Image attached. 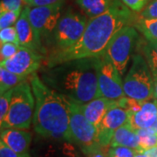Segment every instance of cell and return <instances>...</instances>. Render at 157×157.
<instances>
[{
	"label": "cell",
	"mask_w": 157,
	"mask_h": 157,
	"mask_svg": "<svg viewBox=\"0 0 157 157\" xmlns=\"http://www.w3.org/2000/svg\"><path fill=\"white\" fill-rule=\"evenodd\" d=\"M134 21L132 11L121 0H112L105 13L90 18L81 39L75 45L51 53L47 59V67L73 59L101 56L113 37L125 26L131 25Z\"/></svg>",
	"instance_id": "6da1fadb"
},
{
	"label": "cell",
	"mask_w": 157,
	"mask_h": 157,
	"mask_svg": "<svg viewBox=\"0 0 157 157\" xmlns=\"http://www.w3.org/2000/svg\"><path fill=\"white\" fill-rule=\"evenodd\" d=\"M98 58L64 62L41 71L46 86L68 100L83 105L101 97L98 86Z\"/></svg>",
	"instance_id": "7a4b0ae2"
},
{
	"label": "cell",
	"mask_w": 157,
	"mask_h": 157,
	"mask_svg": "<svg viewBox=\"0 0 157 157\" xmlns=\"http://www.w3.org/2000/svg\"><path fill=\"white\" fill-rule=\"evenodd\" d=\"M30 80L35 98L34 130L45 138L71 141L70 101L46 86L36 73Z\"/></svg>",
	"instance_id": "3957f363"
},
{
	"label": "cell",
	"mask_w": 157,
	"mask_h": 157,
	"mask_svg": "<svg viewBox=\"0 0 157 157\" xmlns=\"http://www.w3.org/2000/svg\"><path fill=\"white\" fill-rule=\"evenodd\" d=\"M34 111L35 98L32 86L25 81L13 88L8 113L0 121L1 129L30 128Z\"/></svg>",
	"instance_id": "277c9868"
},
{
	"label": "cell",
	"mask_w": 157,
	"mask_h": 157,
	"mask_svg": "<svg viewBox=\"0 0 157 157\" xmlns=\"http://www.w3.org/2000/svg\"><path fill=\"white\" fill-rule=\"evenodd\" d=\"M154 78L145 58L136 54L132 66L123 80L124 93L127 97L138 101H149L153 98Z\"/></svg>",
	"instance_id": "5b68a950"
},
{
	"label": "cell",
	"mask_w": 157,
	"mask_h": 157,
	"mask_svg": "<svg viewBox=\"0 0 157 157\" xmlns=\"http://www.w3.org/2000/svg\"><path fill=\"white\" fill-rule=\"evenodd\" d=\"M86 17L72 11H67L57 24L52 36L53 52L68 49L74 45L84 33L86 25Z\"/></svg>",
	"instance_id": "8992f818"
},
{
	"label": "cell",
	"mask_w": 157,
	"mask_h": 157,
	"mask_svg": "<svg viewBox=\"0 0 157 157\" xmlns=\"http://www.w3.org/2000/svg\"><path fill=\"white\" fill-rule=\"evenodd\" d=\"M137 39L136 29L133 25L125 26L113 37L105 51L121 75L125 73Z\"/></svg>",
	"instance_id": "52a82bcc"
},
{
	"label": "cell",
	"mask_w": 157,
	"mask_h": 157,
	"mask_svg": "<svg viewBox=\"0 0 157 157\" xmlns=\"http://www.w3.org/2000/svg\"><path fill=\"white\" fill-rule=\"evenodd\" d=\"M62 4L51 6L33 7L29 10V20L35 33L37 43L43 54L45 50L42 45L43 39H52L59 18L61 17Z\"/></svg>",
	"instance_id": "ba28073f"
},
{
	"label": "cell",
	"mask_w": 157,
	"mask_h": 157,
	"mask_svg": "<svg viewBox=\"0 0 157 157\" xmlns=\"http://www.w3.org/2000/svg\"><path fill=\"white\" fill-rule=\"evenodd\" d=\"M69 129L71 142L80 147L83 153L93 147L100 145L98 143V128L85 117L79 104L72 101H70Z\"/></svg>",
	"instance_id": "9c48e42d"
},
{
	"label": "cell",
	"mask_w": 157,
	"mask_h": 157,
	"mask_svg": "<svg viewBox=\"0 0 157 157\" xmlns=\"http://www.w3.org/2000/svg\"><path fill=\"white\" fill-rule=\"evenodd\" d=\"M98 58V86L101 97L119 100L126 96L121 75L114 67L106 52Z\"/></svg>",
	"instance_id": "30bf717a"
},
{
	"label": "cell",
	"mask_w": 157,
	"mask_h": 157,
	"mask_svg": "<svg viewBox=\"0 0 157 157\" xmlns=\"http://www.w3.org/2000/svg\"><path fill=\"white\" fill-rule=\"evenodd\" d=\"M42 59L43 55L38 52L20 46L19 50L14 56L1 62L0 66L11 73L28 77V75L33 74L37 70H39Z\"/></svg>",
	"instance_id": "8fae6325"
},
{
	"label": "cell",
	"mask_w": 157,
	"mask_h": 157,
	"mask_svg": "<svg viewBox=\"0 0 157 157\" xmlns=\"http://www.w3.org/2000/svg\"><path fill=\"white\" fill-rule=\"evenodd\" d=\"M128 121V110L119 107L109 110L98 127V143L101 146H110L114 132Z\"/></svg>",
	"instance_id": "7c38bea8"
},
{
	"label": "cell",
	"mask_w": 157,
	"mask_h": 157,
	"mask_svg": "<svg viewBox=\"0 0 157 157\" xmlns=\"http://www.w3.org/2000/svg\"><path fill=\"white\" fill-rule=\"evenodd\" d=\"M1 141L17 154L25 157H30L29 147L32 141V134L25 129H1Z\"/></svg>",
	"instance_id": "4fadbf2b"
},
{
	"label": "cell",
	"mask_w": 157,
	"mask_h": 157,
	"mask_svg": "<svg viewBox=\"0 0 157 157\" xmlns=\"http://www.w3.org/2000/svg\"><path fill=\"white\" fill-rule=\"evenodd\" d=\"M118 107L117 100H109L104 97H99L86 104L80 105L79 107L81 112L87 121H89L95 127H99L102 119L107 113L112 108Z\"/></svg>",
	"instance_id": "5bb4252c"
},
{
	"label": "cell",
	"mask_w": 157,
	"mask_h": 157,
	"mask_svg": "<svg viewBox=\"0 0 157 157\" xmlns=\"http://www.w3.org/2000/svg\"><path fill=\"white\" fill-rule=\"evenodd\" d=\"M29 10L30 7L28 6H25L21 11V14L17 19V23L15 24L19 40V45L29 48L31 50L36 51L41 54L42 52L37 43L34 30L29 20Z\"/></svg>",
	"instance_id": "9a60e30c"
},
{
	"label": "cell",
	"mask_w": 157,
	"mask_h": 157,
	"mask_svg": "<svg viewBox=\"0 0 157 157\" xmlns=\"http://www.w3.org/2000/svg\"><path fill=\"white\" fill-rule=\"evenodd\" d=\"M157 118V101H144L140 110L135 113L129 112L128 124L136 130L149 128Z\"/></svg>",
	"instance_id": "2e32d148"
},
{
	"label": "cell",
	"mask_w": 157,
	"mask_h": 157,
	"mask_svg": "<svg viewBox=\"0 0 157 157\" xmlns=\"http://www.w3.org/2000/svg\"><path fill=\"white\" fill-rule=\"evenodd\" d=\"M110 147H126L138 150L140 147V138L135 129L127 123L114 132Z\"/></svg>",
	"instance_id": "e0dca14e"
},
{
	"label": "cell",
	"mask_w": 157,
	"mask_h": 157,
	"mask_svg": "<svg viewBox=\"0 0 157 157\" xmlns=\"http://www.w3.org/2000/svg\"><path fill=\"white\" fill-rule=\"evenodd\" d=\"M76 3L90 18L105 13L111 6L112 0H76Z\"/></svg>",
	"instance_id": "ac0fdd59"
},
{
	"label": "cell",
	"mask_w": 157,
	"mask_h": 157,
	"mask_svg": "<svg viewBox=\"0 0 157 157\" xmlns=\"http://www.w3.org/2000/svg\"><path fill=\"white\" fill-rule=\"evenodd\" d=\"M133 26L138 30L147 41H157V19L138 17L135 19Z\"/></svg>",
	"instance_id": "d6986e66"
},
{
	"label": "cell",
	"mask_w": 157,
	"mask_h": 157,
	"mask_svg": "<svg viewBox=\"0 0 157 157\" xmlns=\"http://www.w3.org/2000/svg\"><path fill=\"white\" fill-rule=\"evenodd\" d=\"M26 76H20L11 73L5 67H0V94L13 89L20 83L26 81Z\"/></svg>",
	"instance_id": "ffe728a7"
},
{
	"label": "cell",
	"mask_w": 157,
	"mask_h": 157,
	"mask_svg": "<svg viewBox=\"0 0 157 157\" xmlns=\"http://www.w3.org/2000/svg\"><path fill=\"white\" fill-rule=\"evenodd\" d=\"M140 138V147L137 151L144 152L157 147V134L151 128H144L136 130Z\"/></svg>",
	"instance_id": "44dd1931"
},
{
	"label": "cell",
	"mask_w": 157,
	"mask_h": 157,
	"mask_svg": "<svg viewBox=\"0 0 157 157\" xmlns=\"http://www.w3.org/2000/svg\"><path fill=\"white\" fill-rule=\"evenodd\" d=\"M142 52L152 73L157 74V41H147L143 45Z\"/></svg>",
	"instance_id": "7402d4cb"
},
{
	"label": "cell",
	"mask_w": 157,
	"mask_h": 157,
	"mask_svg": "<svg viewBox=\"0 0 157 157\" xmlns=\"http://www.w3.org/2000/svg\"><path fill=\"white\" fill-rule=\"evenodd\" d=\"M0 40L1 44L4 43H12L19 45V40L17 36V29L15 26H10L7 28L1 29L0 31Z\"/></svg>",
	"instance_id": "603a6c76"
},
{
	"label": "cell",
	"mask_w": 157,
	"mask_h": 157,
	"mask_svg": "<svg viewBox=\"0 0 157 157\" xmlns=\"http://www.w3.org/2000/svg\"><path fill=\"white\" fill-rule=\"evenodd\" d=\"M21 11H22L0 12V28H7L16 24L21 14Z\"/></svg>",
	"instance_id": "cb8c5ba5"
},
{
	"label": "cell",
	"mask_w": 157,
	"mask_h": 157,
	"mask_svg": "<svg viewBox=\"0 0 157 157\" xmlns=\"http://www.w3.org/2000/svg\"><path fill=\"white\" fill-rule=\"evenodd\" d=\"M20 45H17L12 43H4L1 44V49H0V59L1 62L5 61L6 59H11V57L14 56L19 50Z\"/></svg>",
	"instance_id": "d4e9b609"
},
{
	"label": "cell",
	"mask_w": 157,
	"mask_h": 157,
	"mask_svg": "<svg viewBox=\"0 0 157 157\" xmlns=\"http://www.w3.org/2000/svg\"><path fill=\"white\" fill-rule=\"evenodd\" d=\"M12 91L13 89H11L4 94H1V96H0V121L6 118L8 113L10 104H11Z\"/></svg>",
	"instance_id": "484cf974"
},
{
	"label": "cell",
	"mask_w": 157,
	"mask_h": 157,
	"mask_svg": "<svg viewBox=\"0 0 157 157\" xmlns=\"http://www.w3.org/2000/svg\"><path fill=\"white\" fill-rule=\"evenodd\" d=\"M23 2L24 0H1L0 12L21 11Z\"/></svg>",
	"instance_id": "4316f807"
},
{
	"label": "cell",
	"mask_w": 157,
	"mask_h": 157,
	"mask_svg": "<svg viewBox=\"0 0 157 157\" xmlns=\"http://www.w3.org/2000/svg\"><path fill=\"white\" fill-rule=\"evenodd\" d=\"M135 150L126 147H110L109 157H135Z\"/></svg>",
	"instance_id": "83f0119b"
},
{
	"label": "cell",
	"mask_w": 157,
	"mask_h": 157,
	"mask_svg": "<svg viewBox=\"0 0 157 157\" xmlns=\"http://www.w3.org/2000/svg\"><path fill=\"white\" fill-rule=\"evenodd\" d=\"M139 17L157 19V0H151L146 7L140 11Z\"/></svg>",
	"instance_id": "f1b7e54d"
},
{
	"label": "cell",
	"mask_w": 157,
	"mask_h": 157,
	"mask_svg": "<svg viewBox=\"0 0 157 157\" xmlns=\"http://www.w3.org/2000/svg\"><path fill=\"white\" fill-rule=\"evenodd\" d=\"M109 150L110 148L108 147L97 145L87 149L84 154L87 157H109Z\"/></svg>",
	"instance_id": "f546056e"
},
{
	"label": "cell",
	"mask_w": 157,
	"mask_h": 157,
	"mask_svg": "<svg viewBox=\"0 0 157 157\" xmlns=\"http://www.w3.org/2000/svg\"><path fill=\"white\" fill-rule=\"evenodd\" d=\"M151 0H121L125 6L131 11L140 12Z\"/></svg>",
	"instance_id": "4dcf8cb0"
},
{
	"label": "cell",
	"mask_w": 157,
	"mask_h": 157,
	"mask_svg": "<svg viewBox=\"0 0 157 157\" xmlns=\"http://www.w3.org/2000/svg\"><path fill=\"white\" fill-rule=\"evenodd\" d=\"M65 0H24L28 6L33 7H40V6H51L64 3Z\"/></svg>",
	"instance_id": "1f68e13d"
},
{
	"label": "cell",
	"mask_w": 157,
	"mask_h": 157,
	"mask_svg": "<svg viewBox=\"0 0 157 157\" xmlns=\"http://www.w3.org/2000/svg\"><path fill=\"white\" fill-rule=\"evenodd\" d=\"M0 157H25L17 154L11 148L6 145L3 141H0Z\"/></svg>",
	"instance_id": "d6a6232c"
},
{
	"label": "cell",
	"mask_w": 157,
	"mask_h": 157,
	"mask_svg": "<svg viewBox=\"0 0 157 157\" xmlns=\"http://www.w3.org/2000/svg\"><path fill=\"white\" fill-rule=\"evenodd\" d=\"M154 78V87H153V99L157 101V74L153 73Z\"/></svg>",
	"instance_id": "836d02e7"
},
{
	"label": "cell",
	"mask_w": 157,
	"mask_h": 157,
	"mask_svg": "<svg viewBox=\"0 0 157 157\" xmlns=\"http://www.w3.org/2000/svg\"><path fill=\"white\" fill-rule=\"evenodd\" d=\"M147 157H157V147L147 149L143 152Z\"/></svg>",
	"instance_id": "e575fe53"
},
{
	"label": "cell",
	"mask_w": 157,
	"mask_h": 157,
	"mask_svg": "<svg viewBox=\"0 0 157 157\" xmlns=\"http://www.w3.org/2000/svg\"><path fill=\"white\" fill-rule=\"evenodd\" d=\"M135 157H147L143 153V152H140V151H137V150H135Z\"/></svg>",
	"instance_id": "d590c367"
},
{
	"label": "cell",
	"mask_w": 157,
	"mask_h": 157,
	"mask_svg": "<svg viewBox=\"0 0 157 157\" xmlns=\"http://www.w3.org/2000/svg\"><path fill=\"white\" fill-rule=\"evenodd\" d=\"M151 128L157 134V118H156V121H155V123L153 124V126L151 127Z\"/></svg>",
	"instance_id": "8d00e7d4"
}]
</instances>
